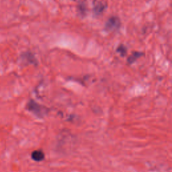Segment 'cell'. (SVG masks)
Wrapping results in <instances>:
<instances>
[{"mask_svg": "<svg viewBox=\"0 0 172 172\" xmlns=\"http://www.w3.org/2000/svg\"><path fill=\"white\" fill-rule=\"evenodd\" d=\"M121 26V21L118 16H112L110 17L105 23L104 30L108 32L118 31Z\"/></svg>", "mask_w": 172, "mask_h": 172, "instance_id": "cell-1", "label": "cell"}, {"mask_svg": "<svg viewBox=\"0 0 172 172\" xmlns=\"http://www.w3.org/2000/svg\"><path fill=\"white\" fill-rule=\"evenodd\" d=\"M28 109L30 110V112H32L34 113V114L37 115L38 116H42L45 114V110L44 108L42 107L38 104H37V102H35L33 100H31L28 102V104L27 105Z\"/></svg>", "mask_w": 172, "mask_h": 172, "instance_id": "cell-2", "label": "cell"}, {"mask_svg": "<svg viewBox=\"0 0 172 172\" xmlns=\"http://www.w3.org/2000/svg\"><path fill=\"white\" fill-rule=\"evenodd\" d=\"M107 8V4L102 0H95L93 2V12L95 16H99Z\"/></svg>", "mask_w": 172, "mask_h": 172, "instance_id": "cell-3", "label": "cell"}, {"mask_svg": "<svg viewBox=\"0 0 172 172\" xmlns=\"http://www.w3.org/2000/svg\"><path fill=\"white\" fill-rule=\"evenodd\" d=\"M143 55V53L141 52H133L131 55H130L129 56H128L127 61L128 63L129 64H132L133 63H135L136 61H137L138 59H139L141 56H142Z\"/></svg>", "mask_w": 172, "mask_h": 172, "instance_id": "cell-4", "label": "cell"}, {"mask_svg": "<svg viewBox=\"0 0 172 172\" xmlns=\"http://www.w3.org/2000/svg\"><path fill=\"white\" fill-rule=\"evenodd\" d=\"M32 158L36 161H41L45 159V154L41 151H34L32 153Z\"/></svg>", "mask_w": 172, "mask_h": 172, "instance_id": "cell-5", "label": "cell"}, {"mask_svg": "<svg viewBox=\"0 0 172 172\" xmlns=\"http://www.w3.org/2000/svg\"><path fill=\"white\" fill-rule=\"evenodd\" d=\"M116 51H117V53H119L120 54V56H124L126 55H127V48L124 45H120L119 47H118Z\"/></svg>", "mask_w": 172, "mask_h": 172, "instance_id": "cell-6", "label": "cell"}]
</instances>
